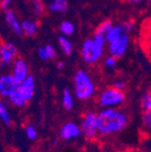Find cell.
<instances>
[{"label": "cell", "mask_w": 151, "mask_h": 152, "mask_svg": "<svg viewBox=\"0 0 151 152\" xmlns=\"http://www.w3.org/2000/svg\"><path fill=\"white\" fill-rule=\"evenodd\" d=\"M127 114L116 108H104L97 113L98 134L103 136H110L122 132L127 127Z\"/></svg>", "instance_id": "6da1fadb"}, {"label": "cell", "mask_w": 151, "mask_h": 152, "mask_svg": "<svg viewBox=\"0 0 151 152\" xmlns=\"http://www.w3.org/2000/svg\"><path fill=\"white\" fill-rule=\"evenodd\" d=\"M130 33L126 30L124 22L113 26L106 35L107 49L110 55L120 58L126 54L129 47Z\"/></svg>", "instance_id": "7a4b0ae2"}, {"label": "cell", "mask_w": 151, "mask_h": 152, "mask_svg": "<svg viewBox=\"0 0 151 152\" xmlns=\"http://www.w3.org/2000/svg\"><path fill=\"white\" fill-rule=\"evenodd\" d=\"M106 37L93 34V37L87 38L81 45L80 56L86 64H94L100 60L106 48Z\"/></svg>", "instance_id": "3957f363"}, {"label": "cell", "mask_w": 151, "mask_h": 152, "mask_svg": "<svg viewBox=\"0 0 151 152\" xmlns=\"http://www.w3.org/2000/svg\"><path fill=\"white\" fill-rule=\"evenodd\" d=\"M74 95L79 100H88L95 93V83L85 70H78L73 77Z\"/></svg>", "instance_id": "277c9868"}, {"label": "cell", "mask_w": 151, "mask_h": 152, "mask_svg": "<svg viewBox=\"0 0 151 152\" xmlns=\"http://www.w3.org/2000/svg\"><path fill=\"white\" fill-rule=\"evenodd\" d=\"M125 100L126 96L124 91L117 90L114 87L105 89L98 96V104L103 108H117L122 106Z\"/></svg>", "instance_id": "5b68a950"}, {"label": "cell", "mask_w": 151, "mask_h": 152, "mask_svg": "<svg viewBox=\"0 0 151 152\" xmlns=\"http://www.w3.org/2000/svg\"><path fill=\"white\" fill-rule=\"evenodd\" d=\"M80 129L85 138L93 140L98 134V126H97V114L93 111H89L81 118Z\"/></svg>", "instance_id": "8992f818"}, {"label": "cell", "mask_w": 151, "mask_h": 152, "mask_svg": "<svg viewBox=\"0 0 151 152\" xmlns=\"http://www.w3.org/2000/svg\"><path fill=\"white\" fill-rule=\"evenodd\" d=\"M17 47L11 41H2L0 45V62L1 66H7L13 64L17 58Z\"/></svg>", "instance_id": "52a82bcc"}, {"label": "cell", "mask_w": 151, "mask_h": 152, "mask_svg": "<svg viewBox=\"0 0 151 152\" xmlns=\"http://www.w3.org/2000/svg\"><path fill=\"white\" fill-rule=\"evenodd\" d=\"M19 81L14 77L12 73L3 74L0 77V95L3 98H9L18 89Z\"/></svg>", "instance_id": "ba28073f"}, {"label": "cell", "mask_w": 151, "mask_h": 152, "mask_svg": "<svg viewBox=\"0 0 151 152\" xmlns=\"http://www.w3.org/2000/svg\"><path fill=\"white\" fill-rule=\"evenodd\" d=\"M81 134L83 133H81L80 126H78L75 123H72V121L64 124L59 130V136L62 140H75V138L79 137Z\"/></svg>", "instance_id": "9c48e42d"}, {"label": "cell", "mask_w": 151, "mask_h": 152, "mask_svg": "<svg viewBox=\"0 0 151 152\" xmlns=\"http://www.w3.org/2000/svg\"><path fill=\"white\" fill-rule=\"evenodd\" d=\"M12 74L19 83L24 80L30 75L29 74V66L26 60L22 58H16L12 64Z\"/></svg>", "instance_id": "30bf717a"}, {"label": "cell", "mask_w": 151, "mask_h": 152, "mask_svg": "<svg viewBox=\"0 0 151 152\" xmlns=\"http://www.w3.org/2000/svg\"><path fill=\"white\" fill-rule=\"evenodd\" d=\"M35 78L32 75H29L24 80L19 83L18 91L28 102H30L35 94Z\"/></svg>", "instance_id": "8fae6325"}, {"label": "cell", "mask_w": 151, "mask_h": 152, "mask_svg": "<svg viewBox=\"0 0 151 152\" xmlns=\"http://www.w3.org/2000/svg\"><path fill=\"white\" fill-rule=\"evenodd\" d=\"M4 20H5L7 26H9V28L14 34H16V35H18V36L23 34V32H22L21 22L19 21L18 17H17V15L15 14L14 11H12V10H10V9L5 10Z\"/></svg>", "instance_id": "7c38bea8"}, {"label": "cell", "mask_w": 151, "mask_h": 152, "mask_svg": "<svg viewBox=\"0 0 151 152\" xmlns=\"http://www.w3.org/2000/svg\"><path fill=\"white\" fill-rule=\"evenodd\" d=\"M21 26H22V32L26 36L28 37H32L38 32V22L32 19H24L21 21Z\"/></svg>", "instance_id": "4fadbf2b"}, {"label": "cell", "mask_w": 151, "mask_h": 152, "mask_svg": "<svg viewBox=\"0 0 151 152\" xmlns=\"http://www.w3.org/2000/svg\"><path fill=\"white\" fill-rule=\"evenodd\" d=\"M50 12L53 13H66L68 10V1L67 0H52L48 5Z\"/></svg>", "instance_id": "5bb4252c"}, {"label": "cell", "mask_w": 151, "mask_h": 152, "mask_svg": "<svg viewBox=\"0 0 151 152\" xmlns=\"http://www.w3.org/2000/svg\"><path fill=\"white\" fill-rule=\"evenodd\" d=\"M9 102H11V104H13V106H15V107H18V108H23L26 106V104H28V100L26 99V98L22 96L20 93H19L18 89H17L16 91H15L14 93H13L11 96H10L9 98Z\"/></svg>", "instance_id": "9a60e30c"}, {"label": "cell", "mask_w": 151, "mask_h": 152, "mask_svg": "<svg viewBox=\"0 0 151 152\" xmlns=\"http://www.w3.org/2000/svg\"><path fill=\"white\" fill-rule=\"evenodd\" d=\"M62 107L66 110H72L74 107V98L73 94L69 89H65L62 95Z\"/></svg>", "instance_id": "2e32d148"}, {"label": "cell", "mask_w": 151, "mask_h": 152, "mask_svg": "<svg viewBox=\"0 0 151 152\" xmlns=\"http://www.w3.org/2000/svg\"><path fill=\"white\" fill-rule=\"evenodd\" d=\"M58 45L62 49V51L64 52V54L66 55H71L72 51H73V45L72 42L68 39V37L65 35L59 36L58 37Z\"/></svg>", "instance_id": "e0dca14e"}, {"label": "cell", "mask_w": 151, "mask_h": 152, "mask_svg": "<svg viewBox=\"0 0 151 152\" xmlns=\"http://www.w3.org/2000/svg\"><path fill=\"white\" fill-rule=\"evenodd\" d=\"M31 10L34 16L41 17L45 12V7L43 0H31Z\"/></svg>", "instance_id": "ac0fdd59"}, {"label": "cell", "mask_w": 151, "mask_h": 152, "mask_svg": "<svg viewBox=\"0 0 151 152\" xmlns=\"http://www.w3.org/2000/svg\"><path fill=\"white\" fill-rule=\"evenodd\" d=\"M114 24L112 23V21H110V20H105V21L100 22V23L97 26V28H95V31H94V34H96V35H102L106 37L108 32L111 30Z\"/></svg>", "instance_id": "d6986e66"}, {"label": "cell", "mask_w": 151, "mask_h": 152, "mask_svg": "<svg viewBox=\"0 0 151 152\" xmlns=\"http://www.w3.org/2000/svg\"><path fill=\"white\" fill-rule=\"evenodd\" d=\"M0 118H1V121L4 124L5 126H11L12 125V118H11L10 112L7 110V104L3 102H1V104H0Z\"/></svg>", "instance_id": "ffe728a7"}, {"label": "cell", "mask_w": 151, "mask_h": 152, "mask_svg": "<svg viewBox=\"0 0 151 152\" xmlns=\"http://www.w3.org/2000/svg\"><path fill=\"white\" fill-rule=\"evenodd\" d=\"M59 31L62 32V34L65 36H71L74 33V31H75V26H74V24L71 21L66 20V21H62L60 23Z\"/></svg>", "instance_id": "44dd1931"}, {"label": "cell", "mask_w": 151, "mask_h": 152, "mask_svg": "<svg viewBox=\"0 0 151 152\" xmlns=\"http://www.w3.org/2000/svg\"><path fill=\"white\" fill-rule=\"evenodd\" d=\"M141 106L144 111H151V92H147L141 98Z\"/></svg>", "instance_id": "7402d4cb"}, {"label": "cell", "mask_w": 151, "mask_h": 152, "mask_svg": "<svg viewBox=\"0 0 151 152\" xmlns=\"http://www.w3.org/2000/svg\"><path fill=\"white\" fill-rule=\"evenodd\" d=\"M141 118L144 128L151 132V111H144Z\"/></svg>", "instance_id": "603a6c76"}, {"label": "cell", "mask_w": 151, "mask_h": 152, "mask_svg": "<svg viewBox=\"0 0 151 152\" xmlns=\"http://www.w3.org/2000/svg\"><path fill=\"white\" fill-rule=\"evenodd\" d=\"M26 134L28 136L29 140H34L37 138V130L33 125H28L26 127Z\"/></svg>", "instance_id": "cb8c5ba5"}, {"label": "cell", "mask_w": 151, "mask_h": 152, "mask_svg": "<svg viewBox=\"0 0 151 152\" xmlns=\"http://www.w3.org/2000/svg\"><path fill=\"white\" fill-rule=\"evenodd\" d=\"M104 64H105V66L108 68V69H113V68H115L116 64H117V58L109 54V56H107L106 58H105Z\"/></svg>", "instance_id": "d4e9b609"}, {"label": "cell", "mask_w": 151, "mask_h": 152, "mask_svg": "<svg viewBox=\"0 0 151 152\" xmlns=\"http://www.w3.org/2000/svg\"><path fill=\"white\" fill-rule=\"evenodd\" d=\"M45 51H47L49 59H54L55 56H56V50L54 49V47L51 45H45Z\"/></svg>", "instance_id": "484cf974"}, {"label": "cell", "mask_w": 151, "mask_h": 152, "mask_svg": "<svg viewBox=\"0 0 151 152\" xmlns=\"http://www.w3.org/2000/svg\"><path fill=\"white\" fill-rule=\"evenodd\" d=\"M37 53H38V57H39L41 60H43V61H45V60H49V57H48L47 51H45V47H39V48H38Z\"/></svg>", "instance_id": "4316f807"}, {"label": "cell", "mask_w": 151, "mask_h": 152, "mask_svg": "<svg viewBox=\"0 0 151 152\" xmlns=\"http://www.w3.org/2000/svg\"><path fill=\"white\" fill-rule=\"evenodd\" d=\"M112 87H114L115 89H117V90H120V91H124L126 88V85L125 83H124L123 80H115L113 83V85H112Z\"/></svg>", "instance_id": "83f0119b"}, {"label": "cell", "mask_w": 151, "mask_h": 152, "mask_svg": "<svg viewBox=\"0 0 151 152\" xmlns=\"http://www.w3.org/2000/svg\"><path fill=\"white\" fill-rule=\"evenodd\" d=\"M11 2H12V0H1V9L2 10H7V7H9V5L11 4Z\"/></svg>", "instance_id": "f1b7e54d"}, {"label": "cell", "mask_w": 151, "mask_h": 152, "mask_svg": "<svg viewBox=\"0 0 151 152\" xmlns=\"http://www.w3.org/2000/svg\"><path fill=\"white\" fill-rule=\"evenodd\" d=\"M56 68L58 70H62L65 68V64H64V62H62V61H58L57 62V64H56Z\"/></svg>", "instance_id": "f546056e"}, {"label": "cell", "mask_w": 151, "mask_h": 152, "mask_svg": "<svg viewBox=\"0 0 151 152\" xmlns=\"http://www.w3.org/2000/svg\"><path fill=\"white\" fill-rule=\"evenodd\" d=\"M125 1H128V2H131V3H137V2H141L142 0H125Z\"/></svg>", "instance_id": "4dcf8cb0"}, {"label": "cell", "mask_w": 151, "mask_h": 152, "mask_svg": "<svg viewBox=\"0 0 151 152\" xmlns=\"http://www.w3.org/2000/svg\"><path fill=\"white\" fill-rule=\"evenodd\" d=\"M149 57H150V59H151V47H150V50H149Z\"/></svg>", "instance_id": "1f68e13d"}, {"label": "cell", "mask_w": 151, "mask_h": 152, "mask_svg": "<svg viewBox=\"0 0 151 152\" xmlns=\"http://www.w3.org/2000/svg\"><path fill=\"white\" fill-rule=\"evenodd\" d=\"M146 1H147L148 3H150V4H151V0H146Z\"/></svg>", "instance_id": "d6a6232c"}, {"label": "cell", "mask_w": 151, "mask_h": 152, "mask_svg": "<svg viewBox=\"0 0 151 152\" xmlns=\"http://www.w3.org/2000/svg\"><path fill=\"white\" fill-rule=\"evenodd\" d=\"M133 152H139V151H133Z\"/></svg>", "instance_id": "836d02e7"}]
</instances>
